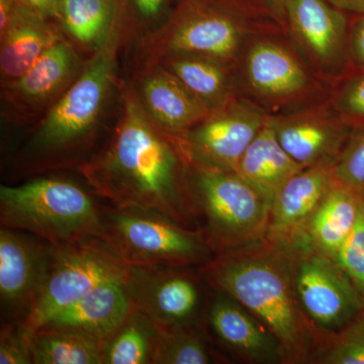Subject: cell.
<instances>
[{
    "instance_id": "cell-1",
    "label": "cell",
    "mask_w": 364,
    "mask_h": 364,
    "mask_svg": "<svg viewBox=\"0 0 364 364\" xmlns=\"http://www.w3.org/2000/svg\"><path fill=\"white\" fill-rule=\"evenodd\" d=\"M79 170L114 207L154 210L184 227L200 215L191 165L176 139L151 121L135 91L124 95L111 141Z\"/></svg>"
},
{
    "instance_id": "cell-21",
    "label": "cell",
    "mask_w": 364,
    "mask_h": 364,
    "mask_svg": "<svg viewBox=\"0 0 364 364\" xmlns=\"http://www.w3.org/2000/svg\"><path fill=\"white\" fill-rule=\"evenodd\" d=\"M62 33L57 21L14 7L6 28L0 31L2 85L23 76L49 48L64 39Z\"/></svg>"
},
{
    "instance_id": "cell-23",
    "label": "cell",
    "mask_w": 364,
    "mask_h": 364,
    "mask_svg": "<svg viewBox=\"0 0 364 364\" xmlns=\"http://www.w3.org/2000/svg\"><path fill=\"white\" fill-rule=\"evenodd\" d=\"M360 200L361 196L335 181L303 233L294 240L306 242L318 252L336 259L358 220Z\"/></svg>"
},
{
    "instance_id": "cell-13",
    "label": "cell",
    "mask_w": 364,
    "mask_h": 364,
    "mask_svg": "<svg viewBox=\"0 0 364 364\" xmlns=\"http://www.w3.org/2000/svg\"><path fill=\"white\" fill-rule=\"evenodd\" d=\"M52 244L26 232L0 230V303L4 322H25L49 274Z\"/></svg>"
},
{
    "instance_id": "cell-24",
    "label": "cell",
    "mask_w": 364,
    "mask_h": 364,
    "mask_svg": "<svg viewBox=\"0 0 364 364\" xmlns=\"http://www.w3.org/2000/svg\"><path fill=\"white\" fill-rule=\"evenodd\" d=\"M303 168L282 147L267 117V123L249 145L235 172L272 203L284 184Z\"/></svg>"
},
{
    "instance_id": "cell-2",
    "label": "cell",
    "mask_w": 364,
    "mask_h": 364,
    "mask_svg": "<svg viewBox=\"0 0 364 364\" xmlns=\"http://www.w3.org/2000/svg\"><path fill=\"white\" fill-rule=\"evenodd\" d=\"M200 274L264 324L282 345L284 363H311L324 338L299 304L289 242L265 235L220 251L202 265Z\"/></svg>"
},
{
    "instance_id": "cell-12",
    "label": "cell",
    "mask_w": 364,
    "mask_h": 364,
    "mask_svg": "<svg viewBox=\"0 0 364 364\" xmlns=\"http://www.w3.org/2000/svg\"><path fill=\"white\" fill-rule=\"evenodd\" d=\"M350 25L346 13L328 0H289L284 36L332 86L347 72Z\"/></svg>"
},
{
    "instance_id": "cell-3",
    "label": "cell",
    "mask_w": 364,
    "mask_h": 364,
    "mask_svg": "<svg viewBox=\"0 0 364 364\" xmlns=\"http://www.w3.org/2000/svg\"><path fill=\"white\" fill-rule=\"evenodd\" d=\"M128 16L112 28L75 80L46 112L18 157L26 171L85 164L116 78L117 50Z\"/></svg>"
},
{
    "instance_id": "cell-39",
    "label": "cell",
    "mask_w": 364,
    "mask_h": 364,
    "mask_svg": "<svg viewBox=\"0 0 364 364\" xmlns=\"http://www.w3.org/2000/svg\"><path fill=\"white\" fill-rule=\"evenodd\" d=\"M363 305H364V301H363Z\"/></svg>"
},
{
    "instance_id": "cell-31",
    "label": "cell",
    "mask_w": 364,
    "mask_h": 364,
    "mask_svg": "<svg viewBox=\"0 0 364 364\" xmlns=\"http://www.w3.org/2000/svg\"><path fill=\"white\" fill-rule=\"evenodd\" d=\"M335 178L341 186L364 198V124L353 128L337 158Z\"/></svg>"
},
{
    "instance_id": "cell-38",
    "label": "cell",
    "mask_w": 364,
    "mask_h": 364,
    "mask_svg": "<svg viewBox=\"0 0 364 364\" xmlns=\"http://www.w3.org/2000/svg\"><path fill=\"white\" fill-rule=\"evenodd\" d=\"M328 1L344 13L353 14L358 16L364 14V0H328Z\"/></svg>"
},
{
    "instance_id": "cell-35",
    "label": "cell",
    "mask_w": 364,
    "mask_h": 364,
    "mask_svg": "<svg viewBox=\"0 0 364 364\" xmlns=\"http://www.w3.org/2000/svg\"><path fill=\"white\" fill-rule=\"evenodd\" d=\"M128 14L146 26L163 21L172 0H124Z\"/></svg>"
},
{
    "instance_id": "cell-32",
    "label": "cell",
    "mask_w": 364,
    "mask_h": 364,
    "mask_svg": "<svg viewBox=\"0 0 364 364\" xmlns=\"http://www.w3.org/2000/svg\"><path fill=\"white\" fill-rule=\"evenodd\" d=\"M335 260L348 275L364 301V198L359 203L355 225Z\"/></svg>"
},
{
    "instance_id": "cell-9",
    "label": "cell",
    "mask_w": 364,
    "mask_h": 364,
    "mask_svg": "<svg viewBox=\"0 0 364 364\" xmlns=\"http://www.w3.org/2000/svg\"><path fill=\"white\" fill-rule=\"evenodd\" d=\"M100 238L53 245L51 265L44 289L25 324L39 329L60 311L112 280L126 279L130 270Z\"/></svg>"
},
{
    "instance_id": "cell-6",
    "label": "cell",
    "mask_w": 364,
    "mask_h": 364,
    "mask_svg": "<svg viewBox=\"0 0 364 364\" xmlns=\"http://www.w3.org/2000/svg\"><path fill=\"white\" fill-rule=\"evenodd\" d=\"M277 30H262L248 41L236 66L239 97L268 114H282L321 102L329 83L306 63Z\"/></svg>"
},
{
    "instance_id": "cell-19",
    "label": "cell",
    "mask_w": 364,
    "mask_h": 364,
    "mask_svg": "<svg viewBox=\"0 0 364 364\" xmlns=\"http://www.w3.org/2000/svg\"><path fill=\"white\" fill-rule=\"evenodd\" d=\"M219 294L208 311L215 338L232 353L253 363H286L279 340L240 304Z\"/></svg>"
},
{
    "instance_id": "cell-14",
    "label": "cell",
    "mask_w": 364,
    "mask_h": 364,
    "mask_svg": "<svg viewBox=\"0 0 364 364\" xmlns=\"http://www.w3.org/2000/svg\"><path fill=\"white\" fill-rule=\"evenodd\" d=\"M124 284L133 306L160 329L196 325L202 289L198 277L184 267H131Z\"/></svg>"
},
{
    "instance_id": "cell-30",
    "label": "cell",
    "mask_w": 364,
    "mask_h": 364,
    "mask_svg": "<svg viewBox=\"0 0 364 364\" xmlns=\"http://www.w3.org/2000/svg\"><path fill=\"white\" fill-rule=\"evenodd\" d=\"M329 100L352 128L364 124V70L345 73L332 85Z\"/></svg>"
},
{
    "instance_id": "cell-29",
    "label": "cell",
    "mask_w": 364,
    "mask_h": 364,
    "mask_svg": "<svg viewBox=\"0 0 364 364\" xmlns=\"http://www.w3.org/2000/svg\"><path fill=\"white\" fill-rule=\"evenodd\" d=\"M310 363L364 364V309L342 329L323 340Z\"/></svg>"
},
{
    "instance_id": "cell-25",
    "label": "cell",
    "mask_w": 364,
    "mask_h": 364,
    "mask_svg": "<svg viewBox=\"0 0 364 364\" xmlns=\"http://www.w3.org/2000/svg\"><path fill=\"white\" fill-rule=\"evenodd\" d=\"M126 16L124 0H62L58 23L76 45L95 53Z\"/></svg>"
},
{
    "instance_id": "cell-15",
    "label": "cell",
    "mask_w": 364,
    "mask_h": 364,
    "mask_svg": "<svg viewBox=\"0 0 364 364\" xmlns=\"http://www.w3.org/2000/svg\"><path fill=\"white\" fill-rule=\"evenodd\" d=\"M268 121L282 147L304 168L336 161L353 131L329 97L294 111L269 114Z\"/></svg>"
},
{
    "instance_id": "cell-5",
    "label": "cell",
    "mask_w": 364,
    "mask_h": 364,
    "mask_svg": "<svg viewBox=\"0 0 364 364\" xmlns=\"http://www.w3.org/2000/svg\"><path fill=\"white\" fill-rule=\"evenodd\" d=\"M262 30L275 28L249 20L225 0H176L144 42L147 62L168 55H200L236 67L248 41Z\"/></svg>"
},
{
    "instance_id": "cell-11",
    "label": "cell",
    "mask_w": 364,
    "mask_h": 364,
    "mask_svg": "<svg viewBox=\"0 0 364 364\" xmlns=\"http://www.w3.org/2000/svg\"><path fill=\"white\" fill-rule=\"evenodd\" d=\"M268 116L257 105L238 97L188 131L171 136L191 167L235 172Z\"/></svg>"
},
{
    "instance_id": "cell-8",
    "label": "cell",
    "mask_w": 364,
    "mask_h": 364,
    "mask_svg": "<svg viewBox=\"0 0 364 364\" xmlns=\"http://www.w3.org/2000/svg\"><path fill=\"white\" fill-rule=\"evenodd\" d=\"M191 184L213 252L240 247L267 233L272 202L233 171L191 167Z\"/></svg>"
},
{
    "instance_id": "cell-27",
    "label": "cell",
    "mask_w": 364,
    "mask_h": 364,
    "mask_svg": "<svg viewBox=\"0 0 364 364\" xmlns=\"http://www.w3.org/2000/svg\"><path fill=\"white\" fill-rule=\"evenodd\" d=\"M32 354L33 364H102V345L46 326L33 331Z\"/></svg>"
},
{
    "instance_id": "cell-10",
    "label": "cell",
    "mask_w": 364,
    "mask_h": 364,
    "mask_svg": "<svg viewBox=\"0 0 364 364\" xmlns=\"http://www.w3.org/2000/svg\"><path fill=\"white\" fill-rule=\"evenodd\" d=\"M289 243L299 304L325 339L363 310V299L336 260L318 252L306 242Z\"/></svg>"
},
{
    "instance_id": "cell-33",
    "label": "cell",
    "mask_w": 364,
    "mask_h": 364,
    "mask_svg": "<svg viewBox=\"0 0 364 364\" xmlns=\"http://www.w3.org/2000/svg\"><path fill=\"white\" fill-rule=\"evenodd\" d=\"M33 330L20 321L2 323L0 364H33Z\"/></svg>"
},
{
    "instance_id": "cell-4",
    "label": "cell",
    "mask_w": 364,
    "mask_h": 364,
    "mask_svg": "<svg viewBox=\"0 0 364 364\" xmlns=\"http://www.w3.org/2000/svg\"><path fill=\"white\" fill-rule=\"evenodd\" d=\"M102 212L85 188L61 177L0 186L1 227L32 234L53 245L100 238Z\"/></svg>"
},
{
    "instance_id": "cell-28",
    "label": "cell",
    "mask_w": 364,
    "mask_h": 364,
    "mask_svg": "<svg viewBox=\"0 0 364 364\" xmlns=\"http://www.w3.org/2000/svg\"><path fill=\"white\" fill-rule=\"evenodd\" d=\"M215 363L210 347L195 326L162 330L153 364Z\"/></svg>"
},
{
    "instance_id": "cell-36",
    "label": "cell",
    "mask_w": 364,
    "mask_h": 364,
    "mask_svg": "<svg viewBox=\"0 0 364 364\" xmlns=\"http://www.w3.org/2000/svg\"><path fill=\"white\" fill-rule=\"evenodd\" d=\"M359 70H364V14L351 23L349 32L347 72Z\"/></svg>"
},
{
    "instance_id": "cell-16",
    "label": "cell",
    "mask_w": 364,
    "mask_h": 364,
    "mask_svg": "<svg viewBox=\"0 0 364 364\" xmlns=\"http://www.w3.org/2000/svg\"><path fill=\"white\" fill-rule=\"evenodd\" d=\"M75 47L60 40L20 78L4 83L6 104L16 119L49 111L83 68Z\"/></svg>"
},
{
    "instance_id": "cell-17",
    "label": "cell",
    "mask_w": 364,
    "mask_h": 364,
    "mask_svg": "<svg viewBox=\"0 0 364 364\" xmlns=\"http://www.w3.org/2000/svg\"><path fill=\"white\" fill-rule=\"evenodd\" d=\"M134 91L151 121L170 135L188 131L212 112L157 62H146Z\"/></svg>"
},
{
    "instance_id": "cell-26",
    "label": "cell",
    "mask_w": 364,
    "mask_h": 364,
    "mask_svg": "<svg viewBox=\"0 0 364 364\" xmlns=\"http://www.w3.org/2000/svg\"><path fill=\"white\" fill-rule=\"evenodd\" d=\"M161 329L135 306L102 344V364H153Z\"/></svg>"
},
{
    "instance_id": "cell-22",
    "label": "cell",
    "mask_w": 364,
    "mask_h": 364,
    "mask_svg": "<svg viewBox=\"0 0 364 364\" xmlns=\"http://www.w3.org/2000/svg\"><path fill=\"white\" fill-rule=\"evenodd\" d=\"M210 111L239 97L236 67L200 55H168L157 60Z\"/></svg>"
},
{
    "instance_id": "cell-37",
    "label": "cell",
    "mask_w": 364,
    "mask_h": 364,
    "mask_svg": "<svg viewBox=\"0 0 364 364\" xmlns=\"http://www.w3.org/2000/svg\"><path fill=\"white\" fill-rule=\"evenodd\" d=\"M61 1L62 0H14L16 6L57 23H58Z\"/></svg>"
},
{
    "instance_id": "cell-18",
    "label": "cell",
    "mask_w": 364,
    "mask_h": 364,
    "mask_svg": "<svg viewBox=\"0 0 364 364\" xmlns=\"http://www.w3.org/2000/svg\"><path fill=\"white\" fill-rule=\"evenodd\" d=\"M335 163L306 167L284 184L272 200L267 236L291 242L303 233L336 181Z\"/></svg>"
},
{
    "instance_id": "cell-34",
    "label": "cell",
    "mask_w": 364,
    "mask_h": 364,
    "mask_svg": "<svg viewBox=\"0 0 364 364\" xmlns=\"http://www.w3.org/2000/svg\"><path fill=\"white\" fill-rule=\"evenodd\" d=\"M249 20L263 26L286 31L289 0H225Z\"/></svg>"
},
{
    "instance_id": "cell-20",
    "label": "cell",
    "mask_w": 364,
    "mask_h": 364,
    "mask_svg": "<svg viewBox=\"0 0 364 364\" xmlns=\"http://www.w3.org/2000/svg\"><path fill=\"white\" fill-rule=\"evenodd\" d=\"M132 306L124 279L112 280L100 284L43 326L75 333L102 346L123 322Z\"/></svg>"
},
{
    "instance_id": "cell-7",
    "label": "cell",
    "mask_w": 364,
    "mask_h": 364,
    "mask_svg": "<svg viewBox=\"0 0 364 364\" xmlns=\"http://www.w3.org/2000/svg\"><path fill=\"white\" fill-rule=\"evenodd\" d=\"M100 239L130 267L186 268L213 257L202 231L145 208H104Z\"/></svg>"
}]
</instances>
